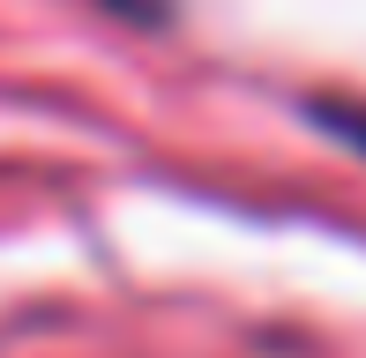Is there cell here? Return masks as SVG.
<instances>
[{"mask_svg":"<svg viewBox=\"0 0 366 358\" xmlns=\"http://www.w3.org/2000/svg\"><path fill=\"white\" fill-rule=\"evenodd\" d=\"M307 120L352 157H366V97H307Z\"/></svg>","mask_w":366,"mask_h":358,"instance_id":"6da1fadb","label":"cell"}]
</instances>
